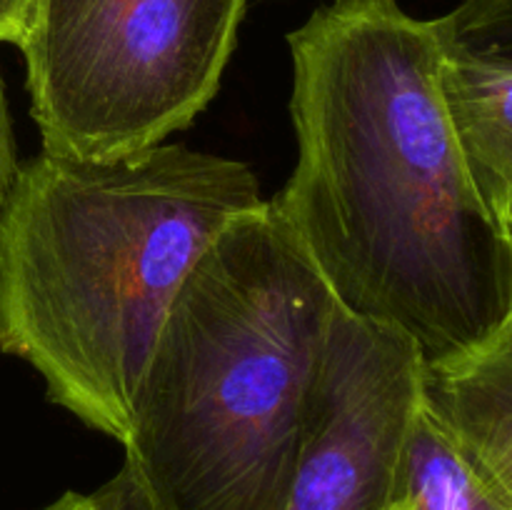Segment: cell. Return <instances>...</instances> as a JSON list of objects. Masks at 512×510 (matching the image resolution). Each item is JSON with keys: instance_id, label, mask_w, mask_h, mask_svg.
I'll return each instance as SVG.
<instances>
[{"instance_id": "15", "label": "cell", "mask_w": 512, "mask_h": 510, "mask_svg": "<svg viewBox=\"0 0 512 510\" xmlns=\"http://www.w3.org/2000/svg\"><path fill=\"white\" fill-rule=\"evenodd\" d=\"M510 225H512V223H510Z\"/></svg>"}, {"instance_id": "3", "label": "cell", "mask_w": 512, "mask_h": 510, "mask_svg": "<svg viewBox=\"0 0 512 510\" xmlns=\"http://www.w3.org/2000/svg\"><path fill=\"white\" fill-rule=\"evenodd\" d=\"M335 313L273 200L215 238L175 293L130 405L125 465L155 508H290Z\"/></svg>"}, {"instance_id": "8", "label": "cell", "mask_w": 512, "mask_h": 510, "mask_svg": "<svg viewBox=\"0 0 512 510\" xmlns=\"http://www.w3.org/2000/svg\"><path fill=\"white\" fill-rule=\"evenodd\" d=\"M395 510H512L420 398L390 483Z\"/></svg>"}, {"instance_id": "2", "label": "cell", "mask_w": 512, "mask_h": 510, "mask_svg": "<svg viewBox=\"0 0 512 510\" xmlns=\"http://www.w3.org/2000/svg\"><path fill=\"white\" fill-rule=\"evenodd\" d=\"M263 203L248 165L185 145L113 160L40 150L0 208V350L38 370L53 403L123 443L185 275Z\"/></svg>"}, {"instance_id": "9", "label": "cell", "mask_w": 512, "mask_h": 510, "mask_svg": "<svg viewBox=\"0 0 512 510\" xmlns=\"http://www.w3.org/2000/svg\"><path fill=\"white\" fill-rule=\"evenodd\" d=\"M435 30L450 58L512 63V0H463Z\"/></svg>"}, {"instance_id": "5", "label": "cell", "mask_w": 512, "mask_h": 510, "mask_svg": "<svg viewBox=\"0 0 512 510\" xmlns=\"http://www.w3.org/2000/svg\"><path fill=\"white\" fill-rule=\"evenodd\" d=\"M420 390L418 350L338 308L310 398L288 510H388Z\"/></svg>"}, {"instance_id": "14", "label": "cell", "mask_w": 512, "mask_h": 510, "mask_svg": "<svg viewBox=\"0 0 512 510\" xmlns=\"http://www.w3.org/2000/svg\"><path fill=\"white\" fill-rule=\"evenodd\" d=\"M388 510H395V508H388Z\"/></svg>"}, {"instance_id": "7", "label": "cell", "mask_w": 512, "mask_h": 510, "mask_svg": "<svg viewBox=\"0 0 512 510\" xmlns=\"http://www.w3.org/2000/svg\"><path fill=\"white\" fill-rule=\"evenodd\" d=\"M440 88L480 198L512 230V63L443 53Z\"/></svg>"}, {"instance_id": "1", "label": "cell", "mask_w": 512, "mask_h": 510, "mask_svg": "<svg viewBox=\"0 0 512 510\" xmlns=\"http://www.w3.org/2000/svg\"><path fill=\"white\" fill-rule=\"evenodd\" d=\"M298 163L273 200L353 318L423 368L512 325V230L465 165L440 88L435 20L398 0H335L288 35Z\"/></svg>"}, {"instance_id": "13", "label": "cell", "mask_w": 512, "mask_h": 510, "mask_svg": "<svg viewBox=\"0 0 512 510\" xmlns=\"http://www.w3.org/2000/svg\"><path fill=\"white\" fill-rule=\"evenodd\" d=\"M45 510H98V498L95 493H65L55 503H50Z\"/></svg>"}, {"instance_id": "4", "label": "cell", "mask_w": 512, "mask_h": 510, "mask_svg": "<svg viewBox=\"0 0 512 510\" xmlns=\"http://www.w3.org/2000/svg\"><path fill=\"white\" fill-rule=\"evenodd\" d=\"M248 0H33L18 48L43 150L143 153L218 93Z\"/></svg>"}, {"instance_id": "11", "label": "cell", "mask_w": 512, "mask_h": 510, "mask_svg": "<svg viewBox=\"0 0 512 510\" xmlns=\"http://www.w3.org/2000/svg\"><path fill=\"white\" fill-rule=\"evenodd\" d=\"M18 158H15V138L13 125H10L8 98H5V83L0 75V208H3L8 190L18 173Z\"/></svg>"}, {"instance_id": "10", "label": "cell", "mask_w": 512, "mask_h": 510, "mask_svg": "<svg viewBox=\"0 0 512 510\" xmlns=\"http://www.w3.org/2000/svg\"><path fill=\"white\" fill-rule=\"evenodd\" d=\"M95 498H98V510H158L125 463L108 483L95 490Z\"/></svg>"}, {"instance_id": "12", "label": "cell", "mask_w": 512, "mask_h": 510, "mask_svg": "<svg viewBox=\"0 0 512 510\" xmlns=\"http://www.w3.org/2000/svg\"><path fill=\"white\" fill-rule=\"evenodd\" d=\"M33 0H0V43L20 45L28 30Z\"/></svg>"}, {"instance_id": "6", "label": "cell", "mask_w": 512, "mask_h": 510, "mask_svg": "<svg viewBox=\"0 0 512 510\" xmlns=\"http://www.w3.org/2000/svg\"><path fill=\"white\" fill-rule=\"evenodd\" d=\"M420 398L512 503V325L460 363L423 368Z\"/></svg>"}]
</instances>
